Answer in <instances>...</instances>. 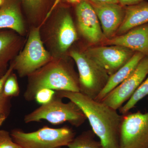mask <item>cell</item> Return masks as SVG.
Listing matches in <instances>:
<instances>
[{
    "label": "cell",
    "mask_w": 148,
    "mask_h": 148,
    "mask_svg": "<svg viewBox=\"0 0 148 148\" xmlns=\"http://www.w3.org/2000/svg\"><path fill=\"white\" fill-rule=\"evenodd\" d=\"M51 57L43 45L38 29L30 33L24 50L12 63L20 77L29 76L50 61Z\"/></svg>",
    "instance_id": "6"
},
{
    "label": "cell",
    "mask_w": 148,
    "mask_h": 148,
    "mask_svg": "<svg viewBox=\"0 0 148 148\" xmlns=\"http://www.w3.org/2000/svg\"><path fill=\"white\" fill-rule=\"evenodd\" d=\"M29 76L31 77L24 95L27 101L35 100L37 92L42 88L56 91L80 92L79 77L65 64H50Z\"/></svg>",
    "instance_id": "2"
},
{
    "label": "cell",
    "mask_w": 148,
    "mask_h": 148,
    "mask_svg": "<svg viewBox=\"0 0 148 148\" xmlns=\"http://www.w3.org/2000/svg\"><path fill=\"white\" fill-rule=\"evenodd\" d=\"M0 148H22L13 141L10 132L0 130Z\"/></svg>",
    "instance_id": "23"
},
{
    "label": "cell",
    "mask_w": 148,
    "mask_h": 148,
    "mask_svg": "<svg viewBox=\"0 0 148 148\" xmlns=\"http://www.w3.org/2000/svg\"><path fill=\"white\" fill-rule=\"evenodd\" d=\"M11 136L22 148H55L68 146L75 138L73 130L67 126L54 128L44 126L36 131L24 132L12 130Z\"/></svg>",
    "instance_id": "4"
},
{
    "label": "cell",
    "mask_w": 148,
    "mask_h": 148,
    "mask_svg": "<svg viewBox=\"0 0 148 148\" xmlns=\"http://www.w3.org/2000/svg\"><path fill=\"white\" fill-rule=\"evenodd\" d=\"M108 46L91 48L85 54L110 76L124 65L135 52L123 47Z\"/></svg>",
    "instance_id": "9"
},
{
    "label": "cell",
    "mask_w": 148,
    "mask_h": 148,
    "mask_svg": "<svg viewBox=\"0 0 148 148\" xmlns=\"http://www.w3.org/2000/svg\"><path fill=\"white\" fill-rule=\"evenodd\" d=\"M100 22L104 37H114L123 21L125 7L119 3H90Z\"/></svg>",
    "instance_id": "11"
},
{
    "label": "cell",
    "mask_w": 148,
    "mask_h": 148,
    "mask_svg": "<svg viewBox=\"0 0 148 148\" xmlns=\"http://www.w3.org/2000/svg\"><path fill=\"white\" fill-rule=\"evenodd\" d=\"M92 131L88 130L74 138L68 145V148H103L101 142L94 140Z\"/></svg>",
    "instance_id": "18"
},
{
    "label": "cell",
    "mask_w": 148,
    "mask_h": 148,
    "mask_svg": "<svg viewBox=\"0 0 148 148\" xmlns=\"http://www.w3.org/2000/svg\"><path fill=\"white\" fill-rule=\"evenodd\" d=\"M20 92V88L16 75L12 73L9 76L5 82L2 95L6 98H11L18 96Z\"/></svg>",
    "instance_id": "21"
},
{
    "label": "cell",
    "mask_w": 148,
    "mask_h": 148,
    "mask_svg": "<svg viewBox=\"0 0 148 148\" xmlns=\"http://www.w3.org/2000/svg\"><path fill=\"white\" fill-rule=\"evenodd\" d=\"M51 0H18L27 12L32 15L41 13Z\"/></svg>",
    "instance_id": "20"
},
{
    "label": "cell",
    "mask_w": 148,
    "mask_h": 148,
    "mask_svg": "<svg viewBox=\"0 0 148 148\" xmlns=\"http://www.w3.org/2000/svg\"><path fill=\"white\" fill-rule=\"evenodd\" d=\"M55 148H62L61 147H59Z\"/></svg>",
    "instance_id": "30"
},
{
    "label": "cell",
    "mask_w": 148,
    "mask_h": 148,
    "mask_svg": "<svg viewBox=\"0 0 148 148\" xmlns=\"http://www.w3.org/2000/svg\"><path fill=\"white\" fill-rule=\"evenodd\" d=\"M76 31L71 14L65 12L61 17L57 34V44L61 52L66 51L77 39Z\"/></svg>",
    "instance_id": "17"
},
{
    "label": "cell",
    "mask_w": 148,
    "mask_h": 148,
    "mask_svg": "<svg viewBox=\"0 0 148 148\" xmlns=\"http://www.w3.org/2000/svg\"><path fill=\"white\" fill-rule=\"evenodd\" d=\"M4 2V0H0V7L3 5Z\"/></svg>",
    "instance_id": "29"
},
{
    "label": "cell",
    "mask_w": 148,
    "mask_h": 148,
    "mask_svg": "<svg viewBox=\"0 0 148 148\" xmlns=\"http://www.w3.org/2000/svg\"><path fill=\"white\" fill-rule=\"evenodd\" d=\"M104 45L123 47L148 56V23L108 39L104 42Z\"/></svg>",
    "instance_id": "12"
},
{
    "label": "cell",
    "mask_w": 148,
    "mask_h": 148,
    "mask_svg": "<svg viewBox=\"0 0 148 148\" xmlns=\"http://www.w3.org/2000/svg\"><path fill=\"white\" fill-rule=\"evenodd\" d=\"M18 0H4L0 7V29H10L19 34L24 26Z\"/></svg>",
    "instance_id": "13"
},
{
    "label": "cell",
    "mask_w": 148,
    "mask_h": 148,
    "mask_svg": "<svg viewBox=\"0 0 148 148\" xmlns=\"http://www.w3.org/2000/svg\"><path fill=\"white\" fill-rule=\"evenodd\" d=\"M10 99L4 97L2 94L0 97V126L5 121L9 114Z\"/></svg>",
    "instance_id": "24"
},
{
    "label": "cell",
    "mask_w": 148,
    "mask_h": 148,
    "mask_svg": "<svg viewBox=\"0 0 148 148\" xmlns=\"http://www.w3.org/2000/svg\"><path fill=\"white\" fill-rule=\"evenodd\" d=\"M148 75V56L140 61L127 78L100 102L117 110L126 103Z\"/></svg>",
    "instance_id": "8"
},
{
    "label": "cell",
    "mask_w": 148,
    "mask_h": 148,
    "mask_svg": "<svg viewBox=\"0 0 148 148\" xmlns=\"http://www.w3.org/2000/svg\"><path fill=\"white\" fill-rule=\"evenodd\" d=\"M148 23V2L144 1L125 7L123 21L116 32L123 34L135 27Z\"/></svg>",
    "instance_id": "15"
},
{
    "label": "cell",
    "mask_w": 148,
    "mask_h": 148,
    "mask_svg": "<svg viewBox=\"0 0 148 148\" xmlns=\"http://www.w3.org/2000/svg\"><path fill=\"white\" fill-rule=\"evenodd\" d=\"M56 91L48 88L39 90L35 95V100L41 105H45L50 102L55 96Z\"/></svg>",
    "instance_id": "22"
},
{
    "label": "cell",
    "mask_w": 148,
    "mask_h": 148,
    "mask_svg": "<svg viewBox=\"0 0 148 148\" xmlns=\"http://www.w3.org/2000/svg\"><path fill=\"white\" fill-rule=\"evenodd\" d=\"M62 99L55 94L49 103L41 105L26 115L24 122H38L45 120L54 125L65 122L76 127L82 125L87 119L81 109L74 102L70 101L69 103H64Z\"/></svg>",
    "instance_id": "3"
},
{
    "label": "cell",
    "mask_w": 148,
    "mask_h": 148,
    "mask_svg": "<svg viewBox=\"0 0 148 148\" xmlns=\"http://www.w3.org/2000/svg\"><path fill=\"white\" fill-rule=\"evenodd\" d=\"M90 3H119L118 0H86Z\"/></svg>",
    "instance_id": "27"
},
{
    "label": "cell",
    "mask_w": 148,
    "mask_h": 148,
    "mask_svg": "<svg viewBox=\"0 0 148 148\" xmlns=\"http://www.w3.org/2000/svg\"><path fill=\"white\" fill-rule=\"evenodd\" d=\"M76 14L81 34L88 42L98 43L104 37L99 19L91 4L83 0L76 5Z\"/></svg>",
    "instance_id": "10"
},
{
    "label": "cell",
    "mask_w": 148,
    "mask_h": 148,
    "mask_svg": "<svg viewBox=\"0 0 148 148\" xmlns=\"http://www.w3.org/2000/svg\"><path fill=\"white\" fill-rule=\"evenodd\" d=\"M119 3L123 6L132 5L147 0H118Z\"/></svg>",
    "instance_id": "26"
},
{
    "label": "cell",
    "mask_w": 148,
    "mask_h": 148,
    "mask_svg": "<svg viewBox=\"0 0 148 148\" xmlns=\"http://www.w3.org/2000/svg\"><path fill=\"white\" fill-rule=\"evenodd\" d=\"M0 29V78L8 70L9 61L13 58L17 44V38L11 31Z\"/></svg>",
    "instance_id": "16"
},
{
    "label": "cell",
    "mask_w": 148,
    "mask_h": 148,
    "mask_svg": "<svg viewBox=\"0 0 148 148\" xmlns=\"http://www.w3.org/2000/svg\"><path fill=\"white\" fill-rule=\"evenodd\" d=\"M119 148H148V111L123 115Z\"/></svg>",
    "instance_id": "7"
},
{
    "label": "cell",
    "mask_w": 148,
    "mask_h": 148,
    "mask_svg": "<svg viewBox=\"0 0 148 148\" xmlns=\"http://www.w3.org/2000/svg\"><path fill=\"white\" fill-rule=\"evenodd\" d=\"M66 2L72 4H75L76 5L78 3L81 2L83 0H64Z\"/></svg>",
    "instance_id": "28"
},
{
    "label": "cell",
    "mask_w": 148,
    "mask_h": 148,
    "mask_svg": "<svg viewBox=\"0 0 148 148\" xmlns=\"http://www.w3.org/2000/svg\"><path fill=\"white\" fill-rule=\"evenodd\" d=\"M70 54L78 70L79 92L95 100L105 87L110 76L85 53L73 51Z\"/></svg>",
    "instance_id": "5"
},
{
    "label": "cell",
    "mask_w": 148,
    "mask_h": 148,
    "mask_svg": "<svg viewBox=\"0 0 148 148\" xmlns=\"http://www.w3.org/2000/svg\"><path fill=\"white\" fill-rule=\"evenodd\" d=\"M13 70V65L11 63L10 66L8 68V70L7 71L6 73L3 77L0 78V97L2 94L3 88L4 84L6 80L8 78L9 76L12 73Z\"/></svg>",
    "instance_id": "25"
},
{
    "label": "cell",
    "mask_w": 148,
    "mask_h": 148,
    "mask_svg": "<svg viewBox=\"0 0 148 148\" xmlns=\"http://www.w3.org/2000/svg\"><path fill=\"white\" fill-rule=\"evenodd\" d=\"M56 95L77 104L88 120L103 148H119L120 131L123 116L102 102L80 92L56 91Z\"/></svg>",
    "instance_id": "1"
},
{
    "label": "cell",
    "mask_w": 148,
    "mask_h": 148,
    "mask_svg": "<svg viewBox=\"0 0 148 148\" xmlns=\"http://www.w3.org/2000/svg\"><path fill=\"white\" fill-rule=\"evenodd\" d=\"M145 56L140 52H135L124 65L114 73L110 76L105 87L95 100L100 102L114 88L124 81L134 71L140 61Z\"/></svg>",
    "instance_id": "14"
},
{
    "label": "cell",
    "mask_w": 148,
    "mask_h": 148,
    "mask_svg": "<svg viewBox=\"0 0 148 148\" xmlns=\"http://www.w3.org/2000/svg\"><path fill=\"white\" fill-rule=\"evenodd\" d=\"M148 95V76L141 84L129 100L119 109L122 115L128 113L140 101Z\"/></svg>",
    "instance_id": "19"
}]
</instances>
